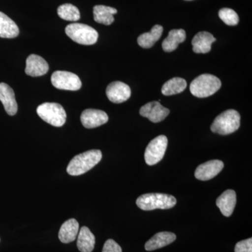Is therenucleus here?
<instances>
[{
	"instance_id": "nucleus-1",
	"label": "nucleus",
	"mask_w": 252,
	"mask_h": 252,
	"mask_svg": "<svg viewBox=\"0 0 252 252\" xmlns=\"http://www.w3.org/2000/svg\"><path fill=\"white\" fill-rule=\"evenodd\" d=\"M102 158V152L97 149L79 154L69 162L67 168V173L72 176L83 175L98 164Z\"/></svg>"
},
{
	"instance_id": "nucleus-2",
	"label": "nucleus",
	"mask_w": 252,
	"mask_h": 252,
	"mask_svg": "<svg viewBox=\"0 0 252 252\" xmlns=\"http://www.w3.org/2000/svg\"><path fill=\"white\" fill-rule=\"evenodd\" d=\"M137 206L144 211L160 209L172 208L177 204V200L172 195L164 193H147L141 195L136 201Z\"/></svg>"
},
{
	"instance_id": "nucleus-3",
	"label": "nucleus",
	"mask_w": 252,
	"mask_h": 252,
	"mask_svg": "<svg viewBox=\"0 0 252 252\" xmlns=\"http://www.w3.org/2000/svg\"><path fill=\"white\" fill-rule=\"evenodd\" d=\"M221 87L220 79L210 74H204L195 78L190 85V91L197 97L203 98L211 96Z\"/></svg>"
},
{
	"instance_id": "nucleus-4",
	"label": "nucleus",
	"mask_w": 252,
	"mask_h": 252,
	"mask_svg": "<svg viewBox=\"0 0 252 252\" xmlns=\"http://www.w3.org/2000/svg\"><path fill=\"white\" fill-rule=\"evenodd\" d=\"M240 126V114L234 109H228L216 117L210 128L215 133L226 135L238 130Z\"/></svg>"
},
{
	"instance_id": "nucleus-5",
	"label": "nucleus",
	"mask_w": 252,
	"mask_h": 252,
	"mask_svg": "<svg viewBox=\"0 0 252 252\" xmlns=\"http://www.w3.org/2000/svg\"><path fill=\"white\" fill-rule=\"evenodd\" d=\"M65 33L74 42L81 45H94L98 39V32L94 28L82 23L68 25Z\"/></svg>"
},
{
	"instance_id": "nucleus-6",
	"label": "nucleus",
	"mask_w": 252,
	"mask_h": 252,
	"mask_svg": "<svg viewBox=\"0 0 252 252\" xmlns=\"http://www.w3.org/2000/svg\"><path fill=\"white\" fill-rule=\"evenodd\" d=\"M39 117L55 127H61L65 124L67 114L64 108L56 102H45L36 109Z\"/></svg>"
},
{
	"instance_id": "nucleus-7",
	"label": "nucleus",
	"mask_w": 252,
	"mask_h": 252,
	"mask_svg": "<svg viewBox=\"0 0 252 252\" xmlns=\"http://www.w3.org/2000/svg\"><path fill=\"white\" fill-rule=\"evenodd\" d=\"M167 142L168 141L165 135L158 136L149 142L144 153V159L147 165H156L162 160L166 152Z\"/></svg>"
},
{
	"instance_id": "nucleus-8",
	"label": "nucleus",
	"mask_w": 252,
	"mask_h": 252,
	"mask_svg": "<svg viewBox=\"0 0 252 252\" xmlns=\"http://www.w3.org/2000/svg\"><path fill=\"white\" fill-rule=\"evenodd\" d=\"M53 86L60 90L78 91L82 84L77 74L66 71H56L51 76Z\"/></svg>"
},
{
	"instance_id": "nucleus-9",
	"label": "nucleus",
	"mask_w": 252,
	"mask_h": 252,
	"mask_svg": "<svg viewBox=\"0 0 252 252\" xmlns=\"http://www.w3.org/2000/svg\"><path fill=\"white\" fill-rule=\"evenodd\" d=\"M140 114L142 117L147 118L150 122L159 123L169 115L170 110L162 107L158 101H154L142 106Z\"/></svg>"
},
{
	"instance_id": "nucleus-10",
	"label": "nucleus",
	"mask_w": 252,
	"mask_h": 252,
	"mask_svg": "<svg viewBox=\"0 0 252 252\" xmlns=\"http://www.w3.org/2000/svg\"><path fill=\"white\" fill-rule=\"evenodd\" d=\"M106 94L111 102L116 104L122 103L130 98V88L121 81H114L107 86Z\"/></svg>"
},
{
	"instance_id": "nucleus-11",
	"label": "nucleus",
	"mask_w": 252,
	"mask_h": 252,
	"mask_svg": "<svg viewBox=\"0 0 252 252\" xmlns=\"http://www.w3.org/2000/svg\"><path fill=\"white\" fill-rule=\"evenodd\" d=\"M108 115L104 111L88 109L81 115V122L86 128H94L108 122Z\"/></svg>"
},
{
	"instance_id": "nucleus-12",
	"label": "nucleus",
	"mask_w": 252,
	"mask_h": 252,
	"mask_svg": "<svg viewBox=\"0 0 252 252\" xmlns=\"http://www.w3.org/2000/svg\"><path fill=\"white\" fill-rule=\"evenodd\" d=\"M224 164L220 160H212L204 162L197 167L195 172V178L199 180L207 181L216 177L223 170Z\"/></svg>"
},
{
	"instance_id": "nucleus-13",
	"label": "nucleus",
	"mask_w": 252,
	"mask_h": 252,
	"mask_svg": "<svg viewBox=\"0 0 252 252\" xmlns=\"http://www.w3.org/2000/svg\"><path fill=\"white\" fill-rule=\"evenodd\" d=\"M49 64L41 56L32 54L26 60V74L32 77H41L49 71Z\"/></svg>"
},
{
	"instance_id": "nucleus-14",
	"label": "nucleus",
	"mask_w": 252,
	"mask_h": 252,
	"mask_svg": "<svg viewBox=\"0 0 252 252\" xmlns=\"http://www.w3.org/2000/svg\"><path fill=\"white\" fill-rule=\"evenodd\" d=\"M0 101L9 115L14 116L17 113L18 104L14 91L5 83H0Z\"/></svg>"
},
{
	"instance_id": "nucleus-15",
	"label": "nucleus",
	"mask_w": 252,
	"mask_h": 252,
	"mask_svg": "<svg viewBox=\"0 0 252 252\" xmlns=\"http://www.w3.org/2000/svg\"><path fill=\"white\" fill-rule=\"evenodd\" d=\"M216 41V38L211 33L200 32L192 39L193 51L195 54H207L211 51L212 44Z\"/></svg>"
},
{
	"instance_id": "nucleus-16",
	"label": "nucleus",
	"mask_w": 252,
	"mask_h": 252,
	"mask_svg": "<svg viewBox=\"0 0 252 252\" xmlns=\"http://www.w3.org/2000/svg\"><path fill=\"white\" fill-rule=\"evenodd\" d=\"M236 193L233 190H226L217 198L216 204L223 216H231L236 205Z\"/></svg>"
},
{
	"instance_id": "nucleus-17",
	"label": "nucleus",
	"mask_w": 252,
	"mask_h": 252,
	"mask_svg": "<svg viewBox=\"0 0 252 252\" xmlns=\"http://www.w3.org/2000/svg\"><path fill=\"white\" fill-rule=\"evenodd\" d=\"M177 237L175 233L171 232H160L154 235L150 240L145 244V250L147 251H154L170 245L176 240Z\"/></svg>"
},
{
	"instance_id": "nucleus-18",
	"label": "nucleus",
	"mask_w": 252,
	"mask_h": 252,
	"mask_svg": "<svg viewBox=\"0 0 252 252\" xmlns=\"http://www.w3.org/2000/svg\"><path fill=\"white\" fill-rule=\"evenodd\" d=\"M79 231V225L77 220L71 219L66 220L60 229L59 237L63 243H69L77 238Z\"/></svg>"
},
{
	"instance_id": "nucleus-19",
	"label": "nucleus",
	"mask_w": 252,
	"mask_h": 252,
	"mask_svg": "<svg viewBox=\"0 0 252 252\" xmlns=\"http://www.w3.org/2000/svg\"><path fill=\"white\" fill-rule=\"evenodd\" d=\"M186 32L182 29L172 30L168 36L162 41V47L165 52H172L178 47L179 44L186 39Z\"/></svg>"
},
{
	"instance_id": "nucleus-20",
	"label": "nucleus",
	"mask_w": 252,
	"mask_h": 252,
	"mask_svg": "<svg viewBox=\"0 0 252 252\" xmlns=\"http://www.w3.org/2000/svg\"><path fill=\"white\" fill-rule=\"evenodd\" d=\"M115 8L104 5H96L94 7V17L95 22L109 26L114 23V15L117 14Z\"/></svg>"
},
{
	"instance_id": "nucleus-21",
	"label": "nucleus",
	"mask_w": 252,
	"mask_h": 252,
	"mask_svg": "<svg viewBox=\"0 0 252 252\" xmlns=\"http://www.w3.org/2000/svg\"><path fill=\"white\" fill-rule=\"evenodd\" d=\"M19 34L16 23L9 16L0 11V37L12 39Z\"/></svg>"
},
{
	"instance_id": "nucleus-22",
	"label": "nucleus",
	"mask_w": 252,
	"mask_h": 252,
	"mask_svg": "<svg viewBox=\"0 0 252 252\" xmlns=\"http://www.w3.org/2000/svg\"><path fill=\"white\" fill-rule=\"evenodd\" d=\"M77 248L81 252L94 251L95 238L92 232L86 226H83L77 235Z\"/></svg>"
},
{
	"instance_id": "nucleus-23",
	"label": "nucleus",
	"mask_w": 252,
	"mask_h": 252,
	"mask_svg": "<svg viewBox=\"0 0 252 252\" xmlns=\"http://www.w3.org/2000/svg\"><path fill=\"white\" fill-rule=\"evenodd\" d=\"M163 32V28L156 25L149 32L144 33L137 38V43L143 49H150L159 40Z\"/></svg>"
},
{
	"instance_id": "nucleus-24",
	"label": "nucleus",
	"mask_w": 252,
	"mask_h": 252,
	"mask_svg": "<svg viewBox=\"0 0 252 252\" xmlns=\"http://www.w3.org/2000/svg\"><path fill=\"white\" fill-rule=\"evenodd\" d=\"M187 86V81L180 77L172 78L162 86L161 92L164 95L170 96L183 92Z\"/></svg>"
},
{
	"instance_id": "nucleus-25",
	"label": "nucleus",
	"mask_w": 252,
	"mask_h": 252,
	"mask_svg": "<svg viewBox=\"0 0 252 252\" xmlns=\"http://www.w3.org/2000/svg\"><path fill=\"white\" fill-rule=\"evenodd\" d=\"M57 11L59 17L64 21L75 22V21H79L81 18L80 12L77 6L71 4L61 5L58 8Z\"/></svg>"
},
{
	"instance_id": "nucleus-26",
	"label": "nucleus",
	"mask_w": 252,
	"mask_h": 252,
	"mask_svg": "<svg viewBox=\"0 0 252 252\" xmlns=\"http://www.w3.org/2000/svg\"><path fill=\"white\" fill-rule=\"evenodd\" d=\"M219 16L228 26H235L238 24L239 16L234 10L223 8L219 11Z\"/></svg>"
},
{
	"instance_id": "nucleus-27",
	"label": "nucleus",
	"mask_w": 252,
	"mask_h": 252,
	"mask_svg": "<svg viewBox=\"0 0 252 252\" xmlns=\"http://www.w3.org/2000/svg\"><path fill=\"white\" fill-rule=\"evenodd\" d=\"M235 252H252V238L238 242L235 245Z\"/></svg>"
},
{
	"instance_id": "nucleus-28",
	"label": "nucleus",
	"mask_w": 252,
	"mask_h": 252,
	"mask_svg": "<svg viewBox=\"0 0 252 252\" xmlns=\"http://www.w3.org/2000/svg\"><path fill=\"white\" fill-rule=\"evenodd\" d=\"M102 252H122V249L119 244L110 239L104 243Z\"/></svg>"
},
{
	"instance_id": "nucleus-29",
	"label": "nucleus",
	"mask_w": 252,
	"mask_h": 252,
	"mask_svg": "<svg viewBox=\"0 0 252 252\" xmlns=\"http://www.w3.org/2000/svg\"><path fill=\"white\" fill-rule=\"evenodd\" d=\"M187 1H190V0H187Z\"/></svg>"
}]
</instances>
